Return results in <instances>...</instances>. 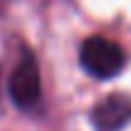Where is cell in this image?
I'll return each instance as SVG.
<instances>
[{
	"mask_svg": "<svg viewBox=\"0 0 131 131\" xmlns=\"http://www.w3.org/2000/svg\"><path fill=\"white\" fill-rule=\"evenodd\" d=\"M124 63H126L124 49L107 37H90L80 46V66L92 78H114L117 73H122Z\"/></svg>",
	"mask_w": 131,
	"mask_h": 131,
	"instance_id": "1",
	"label": "cell"
},
{
	"mask_svg": "<svg viewBox=\"0 0 131 131\" xmlns=\"http://www.w3.org/2000/svg\"><path fill=\"white\" fill-rule=\"evenodd\" d=\"M10 97L19 109H32L41 97V75H39V63L32 53H24L19 63L15 66L10 75Z\"/></svg>",
	"mask_w": 131,
	"mask_h": 131,
	"instance_id": "2",
	"label": "cell"
},
{
	"mask_svg": "<svg viewBox=\"0 0 131 131\" xmlns=\"http://www.w3.org/2000/svg\"><path fill=\"white\" fill-rule=\"evenodd\" d=\"M92 124L100 131H122L126 124H131V97L114 92L100 100L92 109Z\"/></svg>",
	"mask_w": 131,
	"mask_h": 131,
	"instance_id": "3",
	"label": "cell"
}]
</instances>
